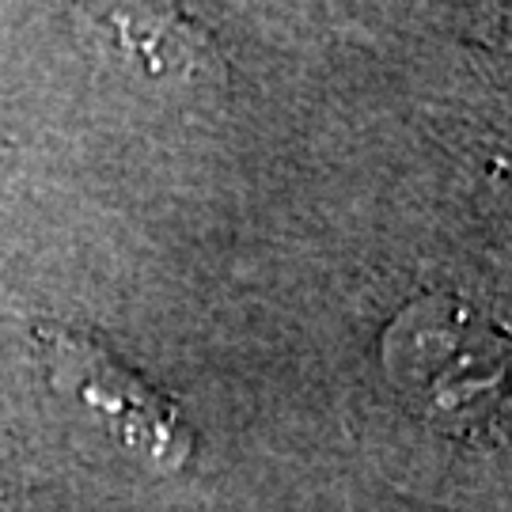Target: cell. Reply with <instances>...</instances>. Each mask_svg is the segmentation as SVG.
<instances>
[{
  "label": "cell",
  "instance_id": "6da1fadb",
  "mask_svg": "<svg viewBox=\"0 0 512 512\" xmlns=\"http://www.w3.org/2000/svg\"><path fill=\"white\" fill-rule=\"evenodd\" d=\"M38 357L57 391L92 406L137 456L179 467L194 456V429L183 410L107 346L65 327H38Z\"/></svg>",
  "mask_w": 512,
  "mask_h": 512
}]
</instances>
